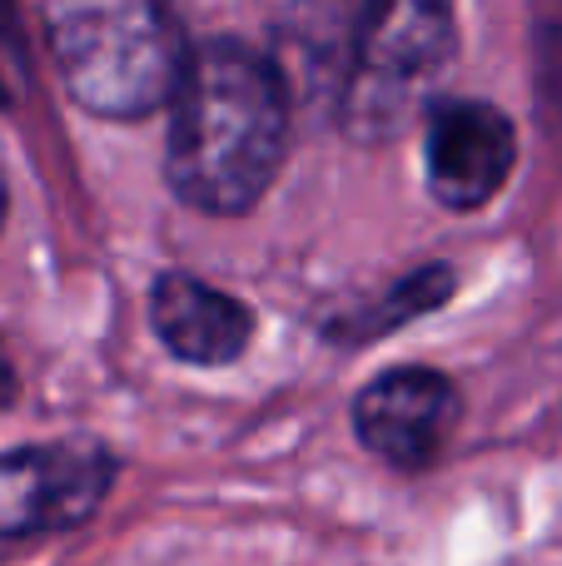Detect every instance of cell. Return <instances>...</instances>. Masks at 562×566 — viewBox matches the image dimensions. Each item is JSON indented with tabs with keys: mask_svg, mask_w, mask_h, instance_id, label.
Returning a JSON list of instances; mask_svg holds the SVG:
<instances>
[{
	"mask_svg": "<svg viewBox=\"0 0 562 566\" xmlns=\"http://www.w3.org/2000/svg\"><path fill=\"white\" fill-rule=\"evenodd\" d=\"M115 482V458L100 442L0 452V537H35L85 522Z\"/></svg>",
	"mask_w": 562,
	"mask_h": 566,
	"instance_id": "277c9868",
	"label": "cell"
},
{
	"mask_svg": "<svg viewBox=\"0 0 562 566\" xmlns=\"http://www.w3.org/2000/svg\"><path fill=\"white\" fill-rule=\"evenodd\" d=\"M448 293H454V274H448V269H438V264L418 269V274L398 279L394 289H388V298H378L374 308H358L354 318H344L334 333L344 343H374V338H384V333H394L398 323L424 318V313L438 308Z\"/></svg>",
	"mask_w": 562,
	"mask_h": 566,
	"instance_id": "ba28073f",
	"label": "cell"
},
{
	"mask_svg": "<svg viewBox=\"0 0 562 566\" xmlns=\"http://www.w3.org/2000/svg\"><path fill=\"white\" fill-rule=\"evenodd\" d=\"M344 129L364 145H384L414 119V109L454 60V6L448 0H344Z\"/></svg>",
	"mask_w": 562,
	"mask_h": 566,
	"instance_id": "3957f363",
	"label": "cell"
},
{
	"mask_svg": "<svg viewBox=\"0 0 562 566\" xmlns=\"http://www.w3.org/2000/svg\"><path fill=\"white\" fill-rule=\"evenodd\" d=\"M284 149L289 95L274 60L239 40L189 50L169 99V189L199 214H249L279 179Z\"/></svg>",
	"mask_w": 562,
	"mask_h": 566,
	"instance_id": "6da1fadb",
	"label": "cell"
},
{
	"mask_svg": "<svg viewBox=\"0 0 562 566\" xmlns=\"http://www.w3.org/2000/svg\"><path fill=\"white\" fill-rule=\"evenodd\" d=\"M518 165L513 119L483 99H444L428 109L424 129V179L428 195L454 214L493 205Z\"/></svg>",
	"mask_w": 562,
	"mask_h": 566,
	"instance_id": "5b68a950",
	"label": "cell"
},
{
	"mask_svg": "<svg viewBox=\"0 0 562 566\" xmlns=\"http://www.w3.org/2000/svg\"><path fill=\"white\" fill-rule=\"evenodd\" d=\"M45 40L75 105L105 119L165 109L189 60L165 0H45Z\"/></svg>",
	"mask_w": 562,
	"mask_h": 566,
	"instance_id": "7a4b0ae2",
	"label": "cell"
},
{
	"mask_svg": "<svg viewBox=\"0 0 562 566\" xmlns=\"http://www.w3.org/2000/svg\"><path fill=\"white\" fill-rule=\"evenodd\" d=\"M149 318H155L159 343L195 368L235 363L254 333V313L244 303L195 274H159L149 293Z\"/></svg>",
	"mask_w": 562,
	"mask_h": 566,
	"instance_id": "52a82bcc",
	"label": "cell"
},
{
	"mask_svg": "<svg viewBox=\"0 0 562 566\" xmlns=\"http://www.w3.org/2000/svg\"><path fill=\"white\" fill-rule=\"evenodd\" d=\"M458 428V388L434 368L378 373L354 398V432L378 462L424 472L444 458Z\"/></svg>",
	"mask_w": 562,
	"mask_h": 566,
	"instance_id": "8992f818",
	"label": "cell"
},
{
	"mask_svg": "<svg viewBox=\"0 0 562 566\" xmlns=\"http://www.w3.org/2000/svg\"><path fill=\"white\" fill-rule=\"evenodd\" d=\"M0 224H6V179H0Z\"/></svg>",
	"mask_w": 562,
	"mask_h": 566,
	"instance_id": "9c48e42d",
	"label": "cell"
}]
</instances>
